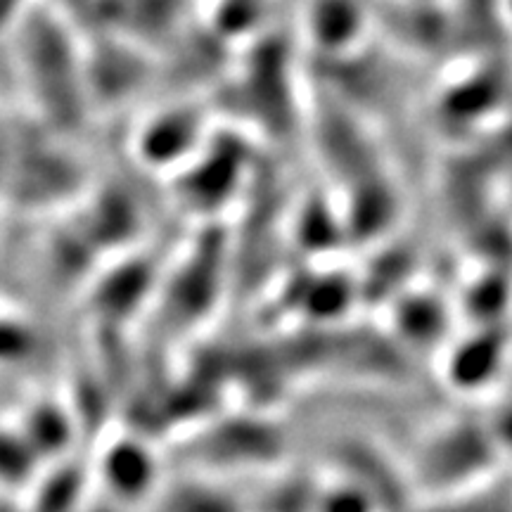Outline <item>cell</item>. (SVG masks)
<instances>
[{
    "instance_id": "obj_1",
    "label": "cell",
    "mask_w": 512,
    "mask_h": 512,
    "mask_svg": "<svg viewBox=\"0 0 512 512\" xmlns=\"http://www.w3.org/2000/svg\"><path fill=\"white\" fill-rule=\"evenodd\" d=\"M358 24L351 0H318L311 12V31L320 43H344Z\"/></svg>"
},
{
    "instance_id": "obj_2",
    "label": "cell",
    "mask_w": 512,
    "mask_h": 512,
    "mask_svg": "<svg viewBox=\"0 0 512 512\" xmlns=\"http://www.w3.org/2000/svg\"><path fill=\"white\" fill-rule=\"evenodd\" d=\"M107 477L112 479L114 489L121 491H136L150 482V458L138 448L121 446L107 458Z\"/></svg>"
}]
</instances>
